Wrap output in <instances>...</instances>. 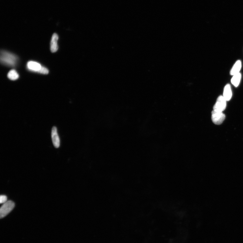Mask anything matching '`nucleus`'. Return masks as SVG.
<instances>
[{
    "instance_id": "1",
    "label": "nucleus",
    "mask_w": 243,
    "mask_h": 243,
    "mask_svg": "<svg viewBox=\"0 0 243 243\" xmlns=\"http://www.w3.org/2000/svg\"><path fill=\"white\" fill-rule=\"evenodd\" d=\"M16 56L9 52L2 50L1 53V62L2 64L10 67L16 66L18 62Z\"/></svg>"
},
{
    "instance_id": "2",
    "label": "nucleus",
    "mask_w": 243,
    "mask_h": 243,
    "mask_svg": "<svg viewBox=\"0 0 243 243\" xmlns=\"http://www.w3.org/2000/svg\"><path fill=\"white\" fill-rule=\"evenodd\" d=\"M14 203L9 200L4 203L0 209V217L2 218L5 217L12 211L15 207Z\"/></svg>"
},
{
    "instance_id": "3",
    "label": "nucleus",
    "mask_w": 243,
    "mask_h": 243,
    "mask_svg": "<svg viewBox=\"0 0 243 243\" xmlns=\"http://www.w3.org/2000/svg\"><path fill=\"white\" fill-rule=\"evenodd\" d=\"M226 101L223 96H219L214 106V110L216 111L223 112L226 108Z\"/></svg>"
},
{
    "instance_id": "4",
    "label": "nucleus",
    "mask_w": 243,
    "mask_h": 243,
    "mask_svg": "<svg viewBox=\"0 0 243 243\" xmlns=\"http://www.w3.org/2000/svg\"><path fill=\"white\" fill-rule=\"evenodd\" d=\"M212 120L214 124L220 125L223 123L225 119V115L222 112H217L213 111L211 112Z\"/></svg>"
},
{
    "instance_id": "5",
    "label": "nucleus",
    "mask_w": 243,
    "mask_h": 243,
    "mask_svg": "<svg viewBox=\"0 0 243 243\" xmlns=\"http://www.w3.org/2000/svg\"><path fill=\"white\" fill-rule=\"evenodd\" d=\"M51 138L54 147L56 148H59L60 141L59 137L58 134L57 129L56 127H53L52 129Z\"/></svg>"
},
{
    "instance_id": "6",
    "label": "nucleus",
    "mask_w": 243,
    "mask_h": 243,
    "mask_svg": "<svg viewBox=\"0 0 243 243\" xmlns=\"http://www.w3.org/2000/svg\"><path fill=\"white\" fill-rule=\"evenodd\" d=\"M27 68L30 70L34 72L38 73L42 67L40 63L33 61H30L27 63Z\"/></svg>"
},
{
    "instance_id": "7",
    "label": "nucleus",
    "mask_w": 243,
    "mask_h": 243,
    "mask_svg": "<svg viewBox=\"0 0 243 243\" xmlns=\"http://www.w3.org/2000/svg\"><path fill=\"white\" fill-rule=\"evenodd\" d=\"M58 36L56 33H54L52 37L50 42V50L51 52L55 53L58 49L57 41L58 40Z\"/></svg>"
},
{
    "instance_id": "8",
    "label": "nucleus",
    "mask_w": 243,
    "mask_h": 243,
    "mask_svg": "<svg viewBox=\"0 0 243 243\" xmlns=\"http://www.w3.org/2000/svg\"><path fill=\"white\" fill-rule=\"evenodd\" d=\"M232 92L230 85L227 84L224 88L223 97L227 101H229L231 98Z\"/></svg>"
},
{
    "instance_id": "9",
    "label": "nucleus",
    "mask_w": 243,
    "mask_h": 243,
    "mask_svg": "<svg viewBox=\"0 0 243 243\" xmlns=\"http://www.w3.org/2000/svg\"><path fill=\"white\" fill-rule=\"evenodd\" d=\"M241 68V60L237 61L233 65L230 72L231 75L233 76L238 74Z\"/></svg>"
},
{
    "instance_id": "10",
    "label": "nucleus",
    "mask_w": 243,
    "mask_h": 243,
    "mask_svg": "<svg viewBox=\"0 0 243 243\" xmlns=\"http://www.w3.org/2000/svg\"><path fill=\"white\" fill-rule=\"evenodd\" d=\"M241 73L236 74L233 76L231 80V83L235 87H238L241 81Z\"/></svg>"
},
{
    "instance_id": "11",
    "label": "nucleus",
    "mask_w": 243,
    "mask_h": 243,
    "mask_svg": "<svg viewBox=\"0 0 243 243\" xmlns=\"http://www.w3.org/2000/svg\"><path fill=\"white\" fill-rule=\"evenodd\" d=\"M8 77L11 80H15L19 78V75L15 70L13 69L9 72Z\"/></svg>"
},
{
    "instance_id": "12",
    "label": "nucleus",
    "mask_w": 243,
    "mask_h": 243,
    "mask_svg": "<svg viewBox=\"0 0 243 243\" xmlns=\"http://www.w3.org/2000/svg\"><path fill=\"white\" fill-rule=\"evenodd\" d=\"M39 74H47L49 73L48 70L43 66H42L41 69L38 72Z\"/></svg>"
},
{
    "instance_id": "13",
    "label": "nucleus",
    "mask_w": 243,
    "mask_h": 243,
    "mask_svg": "<svg viewBox=\"0 0 243 243\" xmlns=\"http://www.w3.org/2000/svg\"><path fill=\"white\" fill-rule=\"evenodd\" d=\"M7 197L5 195H1L0 197V203L4 204L7 202Z\"/></svg>"
}]
</instances>
